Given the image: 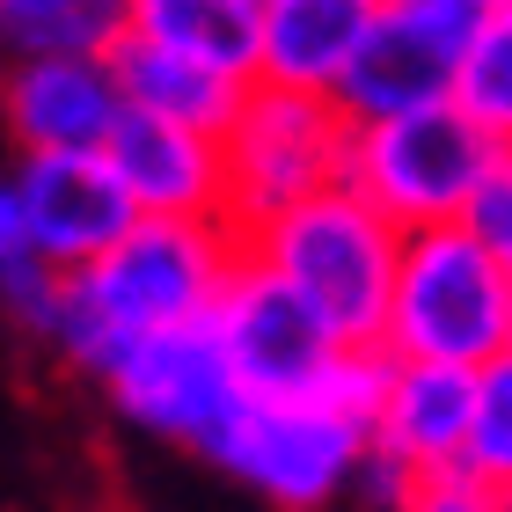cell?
<instances>
[{
  "label": "cell",
  "instance_id": "6da1fadb",
  "mask_svg": "<svg viewBox=\"0 0 512 512\" xmlns=\"http://www.w3.org/2000/svg\"><path fill=\"white\" fill-rule=\"evenodd\" d=\"M235 256H242V235L213 213H139L110 249L66 271L44 352L96 388L139 337L213 315Z\"/></svg>",
  "mask_w": 512,
  "mask_h": 512
},
{
  "label": "cell",
  "instance_id": "7a4b0ae2",
  "mask_svg": "<svg viewBox=\"0 0 512 512\" xmlns=\"http://www.w3.org/2000/svg\"><path fill=\"white\" fill-rule=\"evenodd\" d=\"M242 249L264 256L344 344H381L403 227H395L374 198H359L352 183H322L315 198H300L278 220L249 227Z\"/></svg>",
  "mask_w": 512,
  "mask_h": 512
},
{
  "label": "cell",
  "instance_id": "3957f363",
  "mask_svg": "<svg viewBox=\"0 0 512 512\" xmlns=\"http://www.w3.org/2000/svg\"><path fill=\"white\" fill-rule=\"evenodd\" d=\"M381 352L469 366V374L483 359L512 352V271L469 220H439L403 235Z\"/></svg>",
  "mask_w": 512,
  "mask_h": 512
},
{
  "label": "cell",
  "instance_id": "277c9868",
  "mask_svg": "<svg viewBox=\"0 0 512 512\" xmlns=\"http://www.w3.org/2000/svg\"><path fill=\"white\" fill-rule=\"evenodd\" d=\"M366 447H374V417L308 388V395H242L235 417L213 432L205 461L278 512H330L352 498Z\"/></svg>",
  "mask_w": 512,
  "mask_h": 512
},
{
  "label": "cell",
  "instance_id": "5b68a950",
  "mask_svg": "<svg viewBox=\"0 0 512 512\" xmlns=\"http://www.w3.org/2000/svg\"><path fill=\"white\" fill-rule=\"evenodd\" d=\"M344 147H352V118H344L337 96L249 81L242 110L220 132V161H227L220 220L249 235V227L278 220L286 205L315 198L322 183H344Z\"/></svg>",
  "mask_w": 512,
  "mask_h": 512
},
{
  "label": "cell",
  "instance_id": "8992f818",
  "mask_svg": "<svg viewBox=\"0 0 512 512\" xmlns=\"http://www.w3.org/2000/svg\"><path fill=\"white\" fill-rule=\"evenodd\" d=\"M498 154H505L498 139L447 96V103L395 110V118H359L352 147H344V183L359 198H374L410 235V227H439L469 213L476 183L491 176Z\"/></svg>",
  "mask_w": 512,
  "mask_h": 512
},
{
  "label": "cell",
  "instance_id": "52a82bcc",
  "mask_svg": "<svg viewBox=\"0 0 512 512\" xmlns=\"http://www.w3.org/2000/svg\"><path fill=\"white\" fill-rule=\"evenodd\" d=\"M96 395H103V410L118 417L125 432L205 454L213 432L235 417V403L249 388L235 381V359H227L213 315H198V322H176V330L139 337L132 352L96 381Z\"/></svg>",
  "mask_w": 512,
  "mask_h": 512
},
{
  "label": "cell",
  "instance_id": "ba28073f",
  "mask_svg": "<svg viewBox=\"0 0 512 512\" xmlns=\"http://www.w3.org/2000/svg\"><path fill=\"white\" fill-rule=\"evenodd\" d=\"M213 330H220L227 359H235V381L249 395H308L352 352V344L249 249L235 256V271H227V286L213 300Z\"/></svg>",
  "mask_w": 512,
  "mask_h": 512
},
{
  "label": "cell",
  "instance_id": "9c48e42d",
  "mask_svg": "<svg viewBox=\"0 0 512 512\" xmlns=\"http://www.w3.org/2000/svg\"><path fill=\"white\" fill-rule=\"evenodd\" d=\"M125 118V88L110 52H30L0 59V132L15 154L103 147Z\"/></svg>",
  "mask_w": 512,
  "mask_h": 512
},
{
  "label": "cell",
  "instance_id": "30bf717a",
  "mask_svg": "<svg viewBox=\"0 0 512 512\" xmlns=\"http://www.w3.org/2000/svg\"><path fill=\"white\" fill-rule=\"evenodd\" d=\"M15 191L22 213H30L44 256L59 271L88 264L96 249H110L139 220V205L125 191V176L110 169L103 147H52V154H15Z\"/></svg>",
  "mask_w": 512,
  "mask_h": 512
},
{
  "label": "cell",
  "instance_id": "8fae6325",
  "mask_svg": "<svg viewBox=\"0 0 512 512\" xmlns=\"http://www.w3.org/2000/svg\"><path fill=\"white\" fill-rule=\"evenodd\" d=\"M110 169L125 176V191L139 213H213L227 205V161H220V132L154 118V110H132L110 125L103 139Z\"/></svg>",
  "mask_w": 512,
  "mask_h": 512
},
{
  "label": "cell",
  "instance_id": "7c38bea8",
  "mask_svg": "<svg viewBox=\"0 0 512 512\" xmlns=\"http://www.w3.org/2000/svg\"><path fill=\"white\" fill-rule=\"evenodd\" d=\"M469 366H439V359H388L381 395H374V447L395 454L410 476H447L461 469L469 447Z\"/></svg>",
  "mask_w": 512,
  "mask_h": 512
},
{
  "label": "cell",
  "instance_id": "4fadbf2b",
  "mask_svg": "<svg viewBox=\"0 0 512 512\" xmlns=\"http://www.w3.org/2000/svg\"><path fill=\"white\" fill-rule=\"evenodd\" d=\"M374 22H381V0H264L256 81L337 96L344 66L359 59V44H366Z\"/></svg>",
  "mask_w": 512,
  "mask_h": 512
},
{
  "label": "cell",
  "instance_id": "5bb4252c",
  "mask_svg": "<svg viewBox=\"0 0 512 512\" xmlns=\"http://www.w3.org/2000/svg\"><path fill=\"white\" fill-rule=\"evenodd\" d=\"M454 66H461L454 44H439V37L417 30V22L381 8V22L359 44V59L344 66V81H337V103H344L352 125L359 118H395V110H417V103H447Z\"/></svg>",
  "mask_w": 512,
  "mask_h": 512
},
{
  "label": "cell",
  "instance_id": "9a60e30c",
  "mask_svg": "<svg viewBox=\"0 0 512 512\" xmlns=\"http://www.w3.org/2000/svg\"><path fill=\"white\" fill-rule=\"evenodd\" d=\"M110 66H118V88L132 110H154V118H176V125H198V132H227V118L242 110V74H220L191 52H169V44L125 30L110 44Z\"/></svg>",
  "mask_w": 512,
  "mask_h": 512
},
{
  "label": "cell",
  "instance_id": "2e32d148",
  "mask_svg": "<svg viewBox=\"0 0 512 512\" xmlns=\"http://www.w3.org/2000/svg\"><path fill=\"white\" fill-rule=\"evenodd\" d=\"M125 30L191 52L220 74L256 81V30H264V0H132Z\"/></svg>",
  "mask_w": 512,
  "mask_h": 512
},
{
  "label": "cell",
  "instance_id": "e0dca14e",
  "mask_svg": "<svg viewBox=\"0 0 512 512\" xmlns=\"http://www.w3.org/2000/svg\"><path fill=\"white\" fill-rule=\"evenodd\" d=\"M59 293H66V271L44 256L30 213H22L15 176L0 169V308H8V322L30 344H44L52 322H59Z\"/></svg>",
  "mask_w": 512,
  "mask_h": 512
},
{
  "label": "cell",
  "instance_id": "ac0fdd59",
  "mask_svg": "<svg viewBox=\"0 0 512 512\" xmlns=\"http://www.w3.org/2000/svg\"><path fill=\"white\" fill-rule=\"evenodd\" d=\"M132 0H0V59L30 52H110Z\"/></svg>",
  "mask_w": 512,
  "mask_h": 512
},
{
  "label": "cell",
  "instance_id": "d6986e66",
  "mask_svg": "<svg viewBox=\"0 0 512 512\" xmlns=\"http://www.w3.org/2000/svg\"><path fill=\"white\" fill-rule=\"evenodd\" d=\"M454 103L469 110L498 147H512V8H498L469 37V52L454 66Z\"/></svg>",
  "mask_w": 512,
  "mask_h": 512
},
{
  "label": "cell",
  "instance_id": "ffe728a7",
  "mask_svg": "<svg viewBox=\"0 0 512 512\" xmlns=\"http://www.w3.org/2000/svg\"><path fill=\"white\" fill-rule=\"evenodd\" d=\"M461 476H476L483 491H512V352L476 366L469 395V447H461Z\"/></svg>",
  "mask_w": 512,
  "mask_h": 512
},
{
  "label": "cell",
  "instance_id": "44dd1931",
  "mask_svg": "<svg viewBox=\"0 0 512 512\" xmlns=\"http://www.w3.org/2000/svg\"><path fill=\"white\" fill-rule=\"evenodd\" d=\"M381 8L403 15V22H417V30L439 37V44H454V52H469V37L505 8V0H381Z\"/></svg>",
  "mask_w": 512,
  "mask_h": 512
},
{
  "label": "cell",
  "instance_id": "7402d4cb",
  "mask_svg": "<svg viewBox=\"0 0 512 512\" xmlns=\"http://www.w3.org/2000/svg\"><path fill=\"white\" fill-rule=\"evenodd\" d=\"M461 220H469L476 235L505 256V271H512V147L491 161V176L476 183V198H469V213H461Z\"/></svg>",
  "mask_w": 512,
  "mask_h": 512
},
{
  "label": "cell",
  "instance_id": "603a6c76",
  "mask_svg": "<svg viewBox=\"0 0 512 512\" xmlns=\"http://www.w3.org/2000/svg\"><path fill=\"white\" fill-rule=\"evenodd\" d=\"M403 512H498V491H483L476 476H417V491L403 498Z\"/></svg>",
  "mask_w": 512,
  "mask_h": 512
},
{
  "label": "cell",
  "instance_id": "cb8c5ba5",
  "mask_svg": "<svg viewBox=\"0 0 512 512\" xmlns=\"http://www.w3.org/2000/svg\"><path fill=\"white\" fill-rule=\"evenodd\" d=\"M498 512H512V491H505V498H498Z\"/></svg>",
  "mask_w": 512,
  "mask_h": 512
},
{
  "label": "cell",
  "instance_id": "d4e9b609",
  "mask_svg": "<svg viewBox=\"0 0 512 512\" xmlns=\"http://www.w3.org/2000/svg\"><path fill=\"white\" fill-rule=\"evenodd\" d=\"M505 8H512V0H505Z\"/></svg>",
  "mask_w": 512,
  "mask_h": 512
}]
</instances>
